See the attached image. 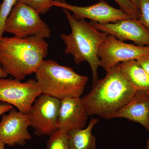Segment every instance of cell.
<instances>
[{"mask_svg":"<svg viewBox=\"0 0 149 149\" xmlns=\"http://www.w3.org/2000/svg\"><path fill=\"white\" fill-rule=\"evenodd\" d=\"M106 72L105 77L93 83L91 92L81 99L88 116L97 115L109 119L130 101L137 91L123 76L119 63Z\"/></svg>","mask_w":149,"mask_h":149,"instance_id":"1","label":"cell"},{"mask_svg":"<svg viewBox=\"0 0 149 149\" xmlns=\"http://www.w3.org/2000/svg\"><path fill=\"white\" fill-rule=\"evenodd\" d=\"M49 45L36 36L0 38V62L8 74L22 80L33 73L47 56Z\"/></svg>","mask_w":149,"mask_h":149,"instance_id":"2","label":"cell"},{"mask_svg":"<svg viewBox=\"0 0 149 149\" xmlns=\"http://www.w3.org/2000/svg\"><path fill=\"white\" fill-rule=\"evenodd\" d=\"M63 11L71 29L70 34L61 35L65 45V53L72 55L76 64L84 61L88 63L92 70L93 84L98 80L99 48L108 35L96 29L85 19H76L68 10L63 9Z\"/></svg>","mask_w":149,"mask_h":149,"instance_id":"3","label":"cell"},{"mask_svg":"<svg viewBox=\"0 0 149 149\" xmlns=\"http://www.w3.org/2000/svg\"><path fill=\"white\" fill-rule=\"evenodd\" d=\"M35 73L42 94L60 100L80 97L88 79L71 68L61 65L52 60H44Z\"/></svg>","mask_w":149,"mask_h":149,"instance_id":"4","label":"cell"},{"mask_svg":"<svg viewBox=\"0 0 149 149\" xmlns=\"http://www.w3.org/2000/svg\"><path fill=\"white\" fill-rule=\"evenodd\" d=\"M4 30L20 38L36 36L45 39L49 38L51 34L49 26L42 20L39 13L18 1L6 20Z\"/></svg>","mask_w":149,"mask_h":149,"instance_id":"5","label":"cell"},{"mask_svg":"<svg viewBox=\"0 0 149 149\" xmlns=\"http://www.w3.org/2000/svg\"><path fill=\"white\" fill-rule=\"evenodd\" d=\"M41 95L35 79L22 83L15 78H0V101L16 107L22 113L28 114L34 102Z\"/></svg>","mask_w":149,"mask_h":149,"instance_id":"6","label":"cell"},{"mask_svg":"<svg viewBox=\"0 0 149 149\" xmlns=\"http://www.w3.org/2000/svg\"><path fill=\"white\" fill-rule=\"evenodd\" d=\"M148 55H149V45L127 44L108 35L99 48V65L107 71L123 62L136 60Z\"/></svg>","mask_w":149,"mask_h":149,"instance_id":"7","label":"cell"},{"mask_svg":"<svg viewBox=\"0 0 149 149\" xmlns=\"http://www.w3.org/2000/svg\"><path fill=\"white\" fill-rule=\"evenodd\" d=\"M60 103L58 99L43 94L36 99L28 113L35 135L51 136L58 130L57 123Z\"/></svg>","mask_w":149,"mask_h":149,"instance_id":"8","label":"cell"},{"mask_svg":"<svg viewBox=\"0 0 149 149\" xmlns=\"http://www.w3.org/2000/svg\"><path fill=\"white\" fill-rule=\"evenodd\" d=\"M54 6L72 12L73 16L79 20L88 19L91 21L104 24L131 18L120 9L115 8L105 0L87 6H78L68 3L63 0H54Z\"/></svg>","mask_w":149,"mask_h":149,"instance_id":"9","label":"cell"},{"mask_svg":"<svg viewBox=\"0 0 149 149\" xmlns=\"http://www.w3.org/2000/svg\"><path fill=\"white\" fill-rule=\"evenodd\" d=\"M96 29L122 42L131 41L137 45H149V30L139 19L128 18L107 24L90 22Z\"/></svg>","mask_w":149,"mask_h":149,"instance_id":"10","label":"cell"},{"mask_svg":"<svg viewBox=\"0 0 149 149\" xmlns=\"http://www.w3.org/2000/svg\"><path fill=\"white\" fill-rule=\"evenodd\" d=\"M30 126L28 114L13 108L8 114L3 115L0 122V141L8 146H24L32 139L28 131Z\"/></svg>","mask_w":149,"mask_h":149,"instance_id":"11","label":"cell"},{"mask_svg":"<svg viewBox=\"0 0 149 149\" xmlns=\"http://www.w3.org/2000/svg\"><path fill=\"white\" fill-rule=\"evenodd\" d=\"M57 126L68 133L85 128L89 116L80 97L68 98L60 100Z\"/></svg>","mask_w":149,"mask_h":149,"instance_id":"12","label":"cell"},{"mask_svg":"<svg viewBox=\"0 0 149 149\" xmlns=\"http://www.w3.org/2000/svg\"><path fill=\"white\" fill-rule=\"evenodd\" d=\"M138 123L149 131V92L137 91L130 101L118 110L113 118Z\"/></svg>","mask_w":149,"mask_h":149,"instance_id":"13","label":"cell"},{"mask_svg":"<svg viewBox=\"0 0 149 149\" xmlns=\"http://www.w3.org/2000/svg\"><path fill=\"white\" fill-rule=\"evenodd\" d=\"M120 71L125 79L137 91L149 92V76L136 60L119 63Z\"/></svg>","mask_w":149,"mask_h":149,"instance_id":"14","label":"cell"},{"mask_svg":"<svg viewBox=\"0 0 149 149\" xmlns=\"http://www.w3.org/2000/svg\"><path fill=\"white\" fill-rule=\"evenodd\" d=\"M98 120L92 118L86 128L69 131L68 135L70 149H96V139L92 132Z\"/></svg>","mask_w":149,"mask_h":149,"instance_id":"15","label":"cell"},{"mask_svg":"<svg viewBox=\"0 0 149 149\" xmlns=\"http://www.w3.org/2000/svg\"><path fill=\"white\" fill-rule=\"evenodd\" d=\"M68 132L58 129L50 136L45 149H70Z\"/></svg>","mask_w":149,"mask_h":149,"instance_id":"16","label":"cell"},{"mask_svg":"<svg viewBox=\"0 0 149 149\" xmlns=\"http://www.w3.org/2000/svg\"><path fill=\"white\" fill-rule=\"evenodd\" d=\"M34 9L40 14L45 13L54 6V0H17Z\"/></svg>","mask_w":149,"mask_h":149,"instance_id":"17","label":"cell"},{"mask_svg":"<svg viewBox=\"0 0 149 149\" xmlns=\"http://www.w3.org/2000/svg\"><path fill=\"white\" fill-rule=\"evenodd\" d=\"M17 0H3L0 8V38L3 37L4 33V25L14 6Z\"/></svg>","mask_w":149,"mask_h":149,"instance_id":"18","label":"cell"},{"mask_svg":"<svg viewBox=\"0 0 149 149\" xmlns=\"http://www.w3.org/2000/svg\"><path fill=\"white\" fill-rule=\"evenodd\" d=\"M122 10L129 17L139 19L140 12L136 9L130 0H114Z\"/></svg>","mask_w":149,"mask_h":149,"instance_id":"19","label":"cell"},{"mask_svg":"<svg viewBox=\"0 0 149 149\" xmlns=\"http://www.w3.org/2000/svg\"><path fill=\"white\" fill-rule=\"evenodd\" d=\"M139 20L149 30V0H140Z\"/></svg>","mask_w":149,"mask_h":149,"instance_id":"20","label":"cell"},{"mask_svg":"<svg viewBox=\"0 0 149 149\" xmlns=\"http://www.w3.org/2000/svg\"><path fill=\"white\" fill-rule=\"evenodd\" d=\"M149 76V55L136 60Z\"/></svg>","mask_w":149,"mask_h":149,"instance_id":"21","label":"cell"},{"mask_svg":"<svg viewBox=\"0 0 149 149\" xmlns=\"http://www.w3.org/2000/svg\"><path fill=\"white\" fill-rule=\"evenodd\" d=\"M13 108V106L12 105L8 104H0V116L6 112L9 111Z\"/></svg>","mask_w":149,"mask_h":149,"instance_id":"22","label":"cell"},{"mask_svg":"<svg viewBox=\"0 0 149 149\" xmlns=\"http://www.w3.org/2000/svg\"><path fill=\"white\" fill-rule=\"evenodd\" d=\"M8 75L5 71L3 69L2 67L1 64L0 62V78H5Z\"/></svg>","mask_w":149,"mask_h":149,"instance_id":"23","label":"cell"},{"mask_svg":"<svg viewBox=\"0 0 149 149\" xmlns=\"http://www.w3.org/2000/svg\"><path fill=\"white\" fill-rule=\"evenodd\" d=\"M130 1L133 3V4L135 6V7L136 8V9L140 12L139 6H140V0H130Z\"/></svg>","mask_w":149,"mask_h":149,"instance_id":"24","label":"cell"},{"mask_svg":"<svg viewBox=\"0 0 149 149\" xmlns=\"http://www.w3.org/2000/svg\"><path fill=\"white\" fill-rule=\"evenodd\" d=\"M5 144H4L2 142L0 141V149H4Z\"/></svg>","mask_w":149,"mask_h":149,"instance_id":"25","label":"cell"},{"mask_svg":"<svg viewBox=\"0 0 149 149\" xmlns=\"http://www.w3.org/2000/svg\"><path fill=\"white\" fill-rule=\"evenodd\" d=\"M146 149H149V137L147 141V146Z\"/></svg>","mask_w":149,"mask_h":149,"instance_id":"26","label":"cell"},{"mask_svg":"<svg viewBox=\"0 0 149 149\" xmlns=\"http://www.w3.org/2000/svg\"><path fill=\"white\" fill-rule=\"evenodd\" d=\"M0 8H1V5H0Z\"/></svg>","mask_w":149,"mask_h":149,"instance_id":"27","label":"cell"}]
</instances>
